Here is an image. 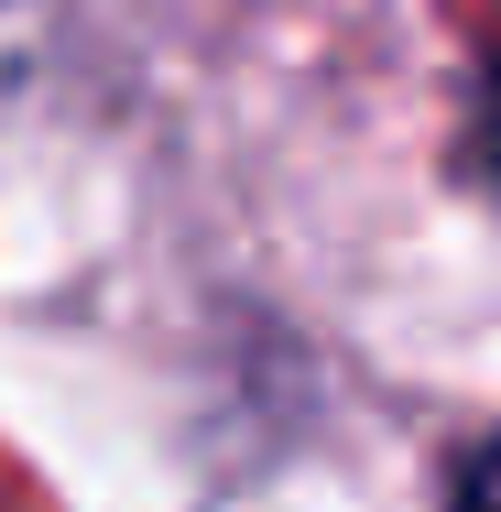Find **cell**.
<instances>
[{
	"label": "cell",
	"mask_w": 501,
	"mask_h": 512,
	"mask_svg": "<svg viewBox=\"0 0 501 512\" xmlns=\"http://www.w3.org/2000/svg\"><path fill=\"white\" fill-rule=\"evenodd\" d=\"M458 512H501V436L469 458V480H458Z\"/></svg>",
	"instance_id": "cell-1"
},
{
	"label": "cell",
	"mask_w": 501,
	"mask_h": 512,
	"mask_svg": "<svg viewBox=\"0 0 501 512\" xmlns=\"http://www.w3.org/2000/svg\"><path fill=\"white\" fill-rule=\"evenodd\" d=\"M480 153H491V175H501V44H491V66H480Z\"/></svg>",
	"instance_id": "cell-2"
}]
</instances>
